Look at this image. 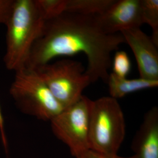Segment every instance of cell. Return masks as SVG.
<instances>
[{"instance_id":"1","label":"cell","mask_w":158,"mask_h":158,"mask_svg":"<svg viewBox=\"0 0 158 158\" xmlns=\"http://www.w3.org/2000/svg\"><path fill=\"white\" fill-rule=\"evenodd\" d=\"M125 40L120 33L107 34L97 16L65 12L46 21L43 33L31 52L26 67L36 69L57 57L86 55L88 65L85 73L96 83L107 84L111 66V53Z\"/></svg>"},{"instance_id":"2","label":"cell","mask_w":158,"mask_h":158,"mask_svg":"<svg viewBox=\"0 0 158 158\" xmlns=\"http://www.w3.org/2000/svg\"><path fill=\"white\" fill-rule=\"evenodd\" d=\"M45 22L35 0H14L5 24L4 62L6 69L15 72L26 67L34 44L43 33Z\"/></svg>"},{"instance_id":"3","label":"cell","mask_w":158,"mask_h":158,"mask_svg":"<svg viewBox=\"0 0 158 158\" xmlns=\"http://www.w3.org/2000/svg\"><path fill=\"white\" fill-rule=\"evenodd\" d=\"M125 136L124 115L117 100L104 96L92 100L89 130V149L117 155Z\"/></svg>"},{"instance_id":"4","label":"cell","mask_w":158,"mask_h":158,"mask_svg":"<svg viewBox=\"0 0 158 158\" xmlns=\"http://www.w3.org/2000/svg\"><path fill=\"white\" fill-rule=\"evenodd\" d=\"M10 93L23 113L44 121H51L64 108L34 69L25 67L15 72Z\"/></svg>"},{"instance_id":"5","label":"cell","mask_w":158,"mask_h":158,"mask_svg":"<svg viewBox=\"0 0 158 158\" xmlns=\"http://www.w3.org/2000/svg\"><path fill=\"white\" fill-rule=\"evenodd\" d=\"M35 69L64 108L77 102L91 84L82 63L72 59L59 60Z\"/></svg>"},{"instance_id":"6","label":"cell","mask_w":158,"mask_h":158,"mask_svg":"<svg viewBox=\"0 0 158 158\" xmlns=\"http://www.w3.org/2000/svg\"><path fill=\"white\" fill-rule=\"evenodd\" d=\"M91 101L87 96L82 95L77 102L63 108L51 121L54 134L69 147L74 157L89 149Z\"/></svg>"},{"instance_id":"7","label":"cell","mask_w":158,"mask_h":158,"mask_svg":"<svg viewBox=\"0 0 158 158\" xmlns=\"http://www.w3.org/2000/svg\"><path fill=\"white\" fill-rule=\"evenodd\" d=\"M134 54L140 77L158 80V46L140 28L120 32Z\"/></svg>"},{"instance_id":"8","label":"cell","mask_w":158,"mask_h":158,"mask_svg":"<svg viewBox=\"0 0 158 158\" xmlns=\"http://www.w3.org/2000/svg\"><path fill=\"white\" fill-rule=\"evenodd\" d=\"M97 18L107 34L140 28L142 25L141 0H115L106 11Z\"/></svg>"},{"instance_id":"9","label":"cell","mask_w":158,"mask_h":158,"mask_svg":"<svg viewBox=\"0 0 158 158\" xmlns=\"http://www.w3.org/2000/svg\"><path fill=\"white\" fill-rule=\"evenodd\" d=\"M136 158H158V108L147 112L132 142Z\"/></svg>"},{"instance_id":"10","label":"cell","mask_w":158,"mask_h":158,"mask_svg":"<svg viewBox=\"0 0 158 158\" xmlns=\"http://www.w3.org/2000/svg\"><path fill=\"white\" fill-rule=\"evenodd\" d=\"M107 84L110 97L117 100L130 93L157 87L158 80H148L140 77L137 79H129L110 73Z\"/></svg>"},{"instance_id":"11","label":"cell","mask_w":158,"mask_h":158,"mask_svg":"<svg viewBox=\"0 0 158 158\" xmlns=\"http://www.w3.org/2000/svg\"><path fill=\"white\" fill-rule=\"evenodd\" d=\"M115 0H66V12L97 16L104 13Z\"/></svg>"},{"instance_id":"12","label":"cell","mask_w":158,"mask_h":158,"mask_svg":"<svg viewBox=\"0 0 158 158\" xmlns=\"http://www.w3.org/2000/svg\"><path fill=\"white\" fill-rule=\"evenodd\" d=\"M141 16L142 24L147 23L152 29L151 38L158 47V0H141Z\"/></svg>"},{"instance_id":"13","label":"cell","mask_w":158,"mask_h":158,"mask_svg":"<svg viewBox=\"0 0 158 158\" xmlns=\"http://www.w3.org/2000/svg\"><path fill=\"white\" fill-rule=\"evenodd\" d=\"M35 3L45 21L55 19L66 12V0H35Z\"/></svg>"},{"instance_id":"14","label":"cell","mask_w":158,"mask_h":158,"mask_svg":"<svg viewBox=\"0 0 158 158\" xmlns=\"http://www.w3.org/2000/svg\"><path fill=\"white\" fill-rule=\"evenodd\" d=\"M112 73L121 77H127L131 69V63L128 54L124 51H117L113 59Z\"/></svg>"},{"instance_id":"15","label":"cell","mask_w":158,"mask_h":158,"mask_svg":"<svg viewBox=\"0 0 158 158\" xmlns=\"http://www.w3.org/2000/svg\"><path fill=\"white\" fill-rule=\"evenodd\" d=\"M76 158H136L134 155L130 157H122L118 155H108L100 153L97 152L91 149H87L80 153Z\"/></svg>"},{"instance_id":"16","label":"cell","mask_w":158,"mask_h":158,"mask_svg":"<svg viewBox=\"0 0 158 158\" xmlns=\"http://www.w3.org/2000/svg\"><path fill=\"white\" fill-rule=\"evenodd\" d=\"M14 0H0V25H5Z\"/></svg>"},{"instance_id":"17","label":"cell","mask_w":158,"mask_h":158,"mask_svg":"<svg viewBox=\"0 0 158 158\" xmlns=\"http://www.w3.org/2000/svg\"><path fill=\"white\" fill-rule=\"evenodd\" d=\"M2 127H3V119L2 117V114L1 112V108H0V128L2 130Z\"/></svg>"}]
</instances>
